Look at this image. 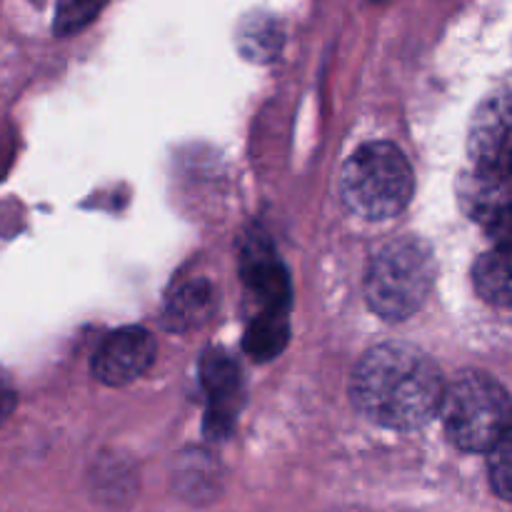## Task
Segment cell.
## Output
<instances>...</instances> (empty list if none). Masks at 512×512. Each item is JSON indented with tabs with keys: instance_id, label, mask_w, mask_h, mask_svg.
<instances>
[{
	"instance_id": "6da1fadb",
	"label": "cell",
	"mask_w": 512,
	"mask_h": 512,
	"mask_svg": "<svg viewBox=\"0 0 512 512\" xmlns=\"http://www.w3.org/2000/svg\"><path fill=\"white\" fill-rule=\"evenodd\" d=\"M355 408L373 423L415 430L440 413L445 385L433 360L418 348L390 343L358 363L350 383Z\"/></svg>"
},
{
	"instance_id": "7a4b0ae2",
	"label": "cell",
	"mask_w": 512,
	"mask_h": 512,
	"mask_svg": "<svg viewBox=\"0 0 512 512\" xmlns=\"http://www.w3.org/2000/svg\"><path fill=\"white\" fill-rule=\"evenodd\" d=\"M413 170L400 148L368 143L355 150L340 175L345 208L365 220H388L413 198Z\"/></svg>"
},
{
	"instance_id": "3957f363",
	"label": "cell",
	"mask_w": 512,
	"mask_h": 512,
	"mask_svg": "<svg viewBox=\"0 0 512 512\" xmlns=\"http://www.w3.org/2000/svg\"><path fill=\"white\" fill-rule=\"evenodd\" d=\"M435 283V260L425 243L400 238L373 258L365 278V298L378 315L405 320L418 313Z\"/></svg>"
},
{
	"instance_id": "277c9868",
	"label": "cell",
	"mask_w": 512,
	"mask_h": 512,
	"mask_svg": "<svg viewBox=\"0 0 512 512\" xmlns=\"http://www.w3.org/2000/svg\"><path fill=\"white\" fill-rule=\"evenodd\" d=\"M440 415L460 450L488 453L512 425V403L498 380L485 373H465L445 388Z\"/></svg>"
},
{
	"instance_id": "5b68a950",
	"label": "cell",
	"mask_w": 512,
	"mask_h": 512,
	"mask_svg": "<svg viewBox=\"0 0 512 512\" xmlns=\"http://www.w3.org/2000/svg\"><path fill=\"white\" fill-rule=\"evenodd\" d=\"M240 273L250 295L258 300L260 310H280L288 313L290 308V280L285 268L280 265L273 245L265 238L263 230H253L240 240Z\"/></svg>"
},
{
	"instance_id": "8992f818",
	"label": "cell",
	"mask_w": 512,
	"mask_h": 512,
	"mask_svg": "<svg viewBox=\"0 0 512 512\" xmlns=\"http://www.w3.org/2000/svg\"><path fill=\"white\" fill-rule=\"evenodd\" d=\"M155 360V340L143 328H120L98 345L93 375L105 385H128L138 380Z\"/></svg>"
},
{
	"instance_id": "52a82bcc",
	"label": "cell",
	"mask_w": 512,
	"mask_h": 512,
	"mask_svg": "<svg viewBox=\"0 0 512 512\" xmlns=\"http://www.w3.org/2000/svg\"><path fill=\"white\" fill-rule=\"evenodd\" d=\"M475 168H503L512 160V98L495 95L475 110L468 138Z\"/></svg>"
},
{
	"instance_id": "ba28073f",
	"label": "cell",
	"mask_w": 512,
	"mask_h": 512,
	"mask_svg": "<svg viewBox=\"0 0 512 512\" xmlns=\"http://www.w3.org/2000/svg\"><path fill=\"white\" fill-rule=\"evenodd\" d=\"M203 385L210 400L205 428H208L210 438H223L233 425L240 390L238 368H235L233 360L225 358L223 353L210 355L203 363Z\"/></svg>"
},
{
	"instance_id": "9c48e42d",
	"label": "cell",
	"mask_w": 512,
	"mask_h": 512,
	"mask_svg": "<svg viewBox=\"0 0 512 512\" xmlns=\"http://www.w3.org/2000/svg\"><path fill=\"white\" fill-rule=\"evenodd\" d=\"M463 203L473 218L493 220L512 208V160L503 168H475L463 185Z\"/></svg>"
},
{
	"instance_id": "30bf717a",
	"label": "cell",
	"mask_w": 512,
	"mask_h": 512,
	"mask_svg": "<svg viewBox=\"0 0 512 512\" xmlns=\"http://www.w3.org/2000/svg\"><path fill=\"white\" fill-rule=\"evenodd\" d=\"M475 290L490 305H512V245H495L475 263Z\"/></svg>"
},
{
	"instance_id": "8fae6325",
	"label": "cell",
	"mask_w": 512,
	"mask_h": 512,
	"mask_svg": "<svg viewBox=\"0 0 512 512\" xmlns=\"http://www.w3.org/2000/svg\"><path fill=\"white\" fill-rule=\"evenodd\" d=\"M215 305L213 288L205 280H193L178 288L165 308V325L170 330H193L210 318Z\"/></svg>"
},
{
	"instance_id": "7c38bea8",
	"label": "cell",
	"mask_w": 512,
	"mask_h": 512,
	"mask_svg": "<svg viewBox=\"0 0 512 512\" xmlns=\"http://www.w3.org/2000/svg\"><path fill=\"white\" fill-rule=\"evenodd\" d=\"M290 338L288 313L280 310H260L258 318L250 323L248 333H245V353L253 360H273L275 355L283 353Z\"/></svg>"
},
{
	"instance_id": "4fadbf2b",
	"label": "cell",
	"mask_w": 512,
	"mask_h": 512,
	"mask_svg": "<svg viewBox=\"0 0 512 512\" xmlns=\"http://www.w3.org/2000/svg\"><path fill=\"white\" fill-rule=\"evenodd\" d=\"M488 470L495 493L512 503V425L488 450Z\"/></svg>"
},
{
	"instance_id": "5bb4252c",
	"label": "cell",
	"mask_w": 512,
	"mask_h": 512,
	"mask_svg": "<svg viewBox=\"0 0 512 512\" xmlns=\"http://www.w3.org/2000/svg\"><path fill=\"white\" fill-rule=\"evenodd\" d=\"M105 0H58L55 5V33L73 35L83 30L100 13Z\"/></svg>"
},
{
	"instance_id": "9a60e30c",
	"label": "cell",
	"mask_w": 512,
	"mask_h": 512,
	"mask_svg": "<svg viewBox=\"0 0 512 512\" xmlns=\"http://www.w3.org/2000/svg\"><path fill=\"white\" fill-rule=\"evenodd\" d=\"M278 28L273 20L255 18L253 23L243 28V48L245 53L255 55V58H268L278 48Z\"/></svg>"
},
{
	"instance_id": "2e32d148",
	"label": "cell",
	"mask_w": 512,
	"mask_h": 512,
	"mask_svg": "<svg viewBox=\"0 0 512 512\" xmlns=\"http://www.w3.org/2000/svg\"><path fill=\"white\" fill-rule=\"evenodd\" d=\"M485 228L490 230V235H493V240L498 245H512V208L503 210L493 220H488Z\"/></svg>"
},
{
	"instance_id": "e0dca14e",
	"label": "cell",
	"mask_w": 512,
	"mask_h": 512,
	"mask_svg": "<svg viewBox=\"0 0 512 512\" xmlns=\"http://www.w3.org/2000/svg\"><path fill=\"white\" fill-rule=\"evenodd\" d=\"M15 403H18V395H15L13 383H10L8 373L0 368V425H3L10 415H13Z\"/></svg>"
}]
</instances>
